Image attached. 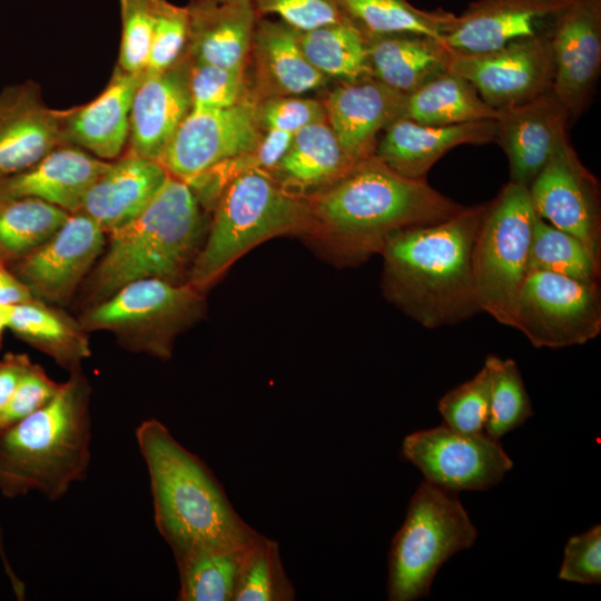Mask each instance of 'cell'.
Instances as JSON below:
<instances>
[{
  "label": "cell",
  "mask_w": 601,
  "mask_h": 601,
  "mask_svg": "<svg viewBox=\"0 0 601 601\" xmlns=\"http://www.w3.org/2000/svg\"><path fill=\"white\" fill-rule=\"evenodd\" d=\"M308 199L311 236L328 243L345 264H358L381 253L396 231L443 221L464 207L426 178L404 177L375 156Z\"/></svg>",
  "instance_id": "cell-1"
},
{
  "label": "cell",
  "mask_w": 601,
  "mask_h": 601,
  "mask_svg": "<svg viewBox=\"0 0 601 601\" xmlns=\"http://www.w3.org/2000/svg\"><path fill=\"white\" fill-rule=\"evenodd\" d=\"M485 208L463 207L443 221L394 233L380 253L387 300L426 328L481 312L471 257Z\"/></svg>",
  "instance_id": "cell-2"
},
{
  "label": "cell",
  "mask_w": 601,
  "mask_h": 601,
  "mask_svg": "<svg viewBox=\"0 0 601 601\" xmlns=\"http://www.w3.org/2000/svg\"><path fill=\"white\" fill-rule=\"evenodd\" d=\"M147 466L156 528L175 560L201 548L243 544L259 533L235 511L206 463L156 418L136 428Z\"/></svg>",
  "instance_id": "cell-3"
},
{
  "label": "cell",
  "mask_w": 601,
  "mask_h": 601,
  "mask_svg": "<svg viewBox=\"0 0 601 601\" xmlns=\"http://www.w3.org/2000/svg\"><path fill=\"white\" fill-rule=\"evenodd\" d=\"M90 388L71 371L41 408L0 432V493L8 499L40 492L61 499L86 479L90 464Z\"/></svg>",
  "instance_id": "cell-4"
},
{
  "label": "cell",
  "mask_w": 601,
  "mask_h": 601,
  "mask_svg": "<svg viewBox=\"0 0 601 601\" xmlns=\"http://www.w3.org/2000/svg\"><path fill=\"white\" fill-rule=\"evenodd\" d=\"M200 206L190 186L169 175L137 217L109 233L108 248L88 283L95 304L137 279L179 283L200 249Z\"/></svg>",
  "instance_id": "cell-5"
},
{
  "label": "cell",
  "mask_w": 601,
  "mask_h": 601,
  "mask_svg": "<svg viewBox=\"0 0 601 601\" xmlns=\"http://www.w3.org/2000/svg\"><path fill=\"white\" fill-rule=\"evenodd\" d=\"M208 236L189 269L190 283L203 290L239 257L280 235L313 231L309 199L283 187L269 173H246L221 191Z\"/></svg>",
  "instance_id": "cell-6"
},
{
  "label": "cell",
  "mask_w": 601,
  "mask_h": 601,
  "mask_svg": "<svg viewBox=\"0 0 601 601\" xmlns=\"http://www.w3.org/2000/svg\"><path fill=\"white\" fill-rule=\"evenodd\" d=\"M476 536L457 495L423 481L391 543L388 600L414 601L428 595L441 565L472 546Z\"/></svg>",
  "instance_id": "cell-7"
},
{
  "label": "cell",
  "mask_w": 601,
  "mask_h": 601,
  "mask_svg": "<svg viewBox=\"0 0 601 601\" xmlns=\"http://www.w3.org/2000/svg\"><path fill=\"white\" fill-rule=\"evenodd\" d=\"M536 217L529 187L509 181L486 203L474 239L471 262L479 307L504 326L514 328Z\"/></svg>",
  "instance_id": "cell-8"
},
{
  "label": "cell",
  "mask_w": 601,
  "mask_h": 601,
  "mask_svg": "<svg viewBox=\"0 0 601 601\" xmlns=\"http://www.w3.org/2000/svg\"><path fill=\"white\" fill-rule=\"evenodd\" d=\"M201 292L188 282L141 278L96 303L79 322L86 331L112 332L128 349L167 359L175 337L199 317Z\"/></svg>",
  "instance_id": "cell-9"
},
{
  "label": "cell",
  "mask_w": 601,
  "mask_h": 601,
  "mask_svg": "<svg viewBox=\"0 0 601 601\" xmlns=\"http://www.w3.org/2000/svg\"><path fill=\"white\" fill-rule=\"evenodd\" d=\"M514 328L538 348L585 344L601 332L599 284L529 272L519 293Z\"/></svg>",
  "instance_id": "cell-10"
},
{
  "label": "cell",
  "mask_w": 601,
  "mask_h": 601,
  "mask_svg": "<svg viewBox=\"0 0 601 601\" xmlns=\"http://www.w3.org/2000/svg\"><path fill=\"white\" fill-rule=\"evenodd\" d=\"M401 454L425 481L454 493L489 490L513 466L499 440L484 432L460 433L445 424L406 435Z\"/></svg>",
  "instance_id": "cell-11"
},
{
  "label": "cell",
  "mask_w": 601,
  "mask_h": 601,
  "mask_svg": "<svg viewBox=\"0 0 601 601\" xmlns=\"http://www.w3.org/2000/svg\"><path fill=\"white\" fill-rule=\"evenodd\" d=\"M449 70L470 81L496 110L528 102L552 88L550 29L492 51H453Z\"/></svg>",
  "instance_id": "cell-12"
},
{
  "label": "cell",
  "mask_w": 601,
  "mask_h": 601,
  "mask_svg": "<svg viewBox=\"0 0 601 601\" xmlns=\"http://www.w3.org/2000/svg\"><path fill=\"white\" fill-rule=\"evenodd\" d=\"M263 135L257 102L249 98L225 109H190L159 164L170 176L189 183L223 160L254 148Z\"/></svg>",
  "instance_id": "cell-13"
},
{
  "label": "cell",
  "mask_w": 601,
  "mask_h": 601,
  "mask_svg": "<svg viewBox=\"0 0 601 601\" xmlns=\"http://www.w3.org/2000/svg\"><path fill=\"white\" fill-rule=\"evenodd\" d=\"M535 213L580 239L601 260V204L598 179L563 140L529 186Z\"/></svg>",
  "instance_id": "cell-14"
},
{
  "label": "cell",
  "mask_w": 601,
  "mask_h": 601,
  "mask_svg": "<svg viewBox=\"0 0 601 601\" xmlns=\"http://www.w3.org/2000/svg\"><path fill=\"white\" fill-rule=\"evenodd\" d=\"M104 246L101 227L77 211L48 240L8 267L36 299L66 303Z\"/></svg>",
  "instance_id": "cell-15"
},
{
  "label": "cell",
  "mask_w": 601,
  "mask_h": 601,
  "mask_svg": "<svg viewBox=\"0 0 601 601\" xmlns=\"http://www.w3.org/2000/svg\"><path fill=\"white\" fill-rule=\"evenodd\" d=\"M552 90L575 120L588 107L601 68V0H570L550 27Z\"/></svg>",
  "instance_id": "cell-16"
},
{
  "label": "cell",
  "mask_w": 601,
  "mask_h": 601,
  "mask_svg": "<svg viewBox=\"0 0 601 601\" xmlns=\"http://www.w3.org/2000/svg\"><path fill=\"white\" fill-rule=\"evenodd\" d=\"M570 115L551 89L536 98L499 110L497 142L509 161L510 181L526 187L568 137Z\"/></svg>",
  "instance_id": "cell-17"
},
{
  "label": "cell",
  "mask_w": 601,
  "mask_h": 601,
  "mask_svg": "<svg viewBox=\"0 0 601 601\" xmlns=\"http://www.w3.org/2000/svg\"><path fill=\"white\" fill-rule=\"evenodd\" d=\"M570 0H476L456 16L443 36L455 52L479 53L550 29Z\"/></svg>",
  "instance_id": "cell-18"
},
{
  "label": "cell",
  "mask_w": 601,
  "mask_h": 601,
  "mask_svg": "<svg viewBox=\"0 0 601 601\" xmlns=\"http://www.w3.org/2000/svg\"><path fill=\"white\" fill-rule=\"evenodd\" d=\"M65 112L47 107L32 80L0 91V178L30 168L63 145Z\"/></svg>",
  "instance_id": "cell-19"
},
{
  "label": "cell",
  "mask_w": 601,
  "mask_h": 601,
  "mask_svg": "<svg viewBox=\"0 0 601 601\" xmlns=\"http://www.w3.org/2000/svg\"><path fill=\"white\" fill-rule=\"evenodd\" d=\"M190 109L186 58L162 72H144L130 108V154L159 162Z\"/></svg>",
  "instance_id": "cell-20"
},
{
  "label": "cell",
  "mask_w": 601,
  "mask_h": 601,
  "mask_svg": "<svg viewBox=\"0 0 601 601\" xmlns=\"http://www.w3.org/2000/svg\"><path fill=\"white\" fill-rule=\"evenodd\" d=\"M405 95L373 77L342 82L323 101L326 121L356 162L374 156L376 137L401 118Z\"/></svg>",
  "instance_id": "cell-21"
},
{
  "label": "cell",
  "mask_w": 601,
  "mask_h": 601,
  "mask_svg": "<svg viewBox=\"0 0 601 601\" xmlns=\"http://www.w3.org/2000/svg\"><path fill=\"white\" fill-rule=\"evenodd\" d=\"M186 58L230 69H245L257 22L252 0H190Z\"/></svg>",
  "instance_id": "cell-22"
},
{
  "label": "cell",
  "mask_w": 601,
  "mask_h": 601,
  "mask_svg": "<svg viewBox=\"0 0 601 601\" xmlns=\"http://www.w3.org/2000/svg\"><path fill=\"white\" fill-rule=\"evenodd\" d=\"M495 134V120L434 126L398 118L384 129L374 156L404 177L426 178L447 151L460 145L494 142Z\"/></svg>",
  "instance_id": "cell-23"
},
{
  "label": "cell",
  "mask_w": 601,
  "mask_h": 601,
  "mask_svg": "<svg viewBox=\"0 0 601 601\" xmlns=\"http://www.w3.org/2000/svg\"><path fill=\"white\" fill-rule=\"evenodd\" d=\"M110 162L60 145L30 168L0 178V198L32 197L72 214Z\"/></svg>",
  "instance_id": "cell-24"
},
{
  "label": "cell",
  "mask_w": 601,
  "mask_h": 601,
  "mask_svg": "<svg viewBox=\"0 0 601 601\" xmlns=\"http://www.w3.org/2000/svg\"><path fill=\"white\" fill-rule=\"evenodd\" d=\"M141 76L127 72L117 65L96 99L66 110L62 144L83 149L102 160L119 156L128 142L132 97Z\"/></svg>",
  "instance_id": "cell-25"
},
{
  "label": "cell",
  "mask_w": 601,
  "mask_h": 601,
  "mask_svg": "<svg viewBox=\"0 0 601 601\" xmlns=\"http://www.w3.org/2000/svg\"><path fill=\"white\" fill-rule=\"evenodd\" d=\"M168 176L158 161L129 152L110 162L95 180L79 211L88 215L109 234L137 217Z\"/></svg>",
  "instance_id": "cell-26"
},
{
  "label": "cell",
  "mask_w": 601,
  "mask_h": 601,
  "mask_svg": "<svg viewBox=\"0 0 601 601\" xmlns=\"http://www.w3.org/2000/svg\"><path fill=\"white\" fill-rule=\"evenodd\" d=\"M298 33L282 20L259 18L249 56L263 99L299 96L325 86L328 78L307 60Z\"/></svg>",
  "instance_id": "cell-27"
},
{
  "label": "cell",
  "mask_w": 601,
  "mask_h": 601,
  "mask_svg": "<svg viewBox=\"0 0 601 601\" xmlns=\"http://www.w3.org/2000/svg\"><path fill=\"white\" fill-rule=\"evenodd\" d=\"M371 76L407 95L449 71L453 50L443 39L421 33L366 37Z\"/></svg>",
  "instance_id": "cell-28"
},
{
  "label": "cell",
  "mask_w": 601,
  "mask_h": 601,
  "mask_svg": "<svg viewBox=\"0 0 601 601\" xmlns=\"http://www.w3.org/2000/svg\"><path fill=\"white\" fill-rule=\"evenodd\" d=\"M356 165L325 120L296 131L269 174L286 189L305 196L308 190L333 185Z\"/></svg>",
  "instance_id": "cell-29"
},
{
  "label": "cell",
  "mask_w": 601,
  "mask_h": 601,
  "mask_svg": "<svg viewBox=\"0 0 601 601\" xmlns=\"http://www.w3.org/2000/svg\"><path fill=\"white\" fill-rule=\"evenodd\" d=\"M8 329L70 372L90 355L80 322L36 298L10 307Z\"/></svg>",
  "instance_id": "cell-30"
},
{
  "label": "cell",
  "mask_w": 601,
  "mask_h": 601,
  "mask_svg": "<svg viewBox=\"0 0 601 601\" xmlns=\"http://www.w3.org/2000/svg\"><path fill=\"white\" fill-rule=\"evenodd\" d=\"M497 117L499 110L489 106L470 81L450 70L405 95L401 115V118L434 126Z\"/></svg>",
  "instance_id": "cell-31"
},
{
  "label": "cell",
  "mask_w": 601,
  "mask_h": 601,
  "mask_svg": "<svg viewBox=\"0 0 601 601\" xmlns=\"http://www.w3.org/2000/svg\"><path fill=\"white\" fill-rule=\"evenodd\" d=\"M255 539L243 544L197 549L177 559L178 600L234 601L244 560Z\"/></svg>",
  "instance_id": "cell-32"
},
{
  "label": "cell",
  "mask_w": 601,
  "mask_h": 601,
  "mask_svg": "<svg viewBox=\"0 0 601 601\" xmlns=\"http://www.w3.org/2000/svg\"><path fill=\"white\" fill-rule=\"evenodd\" d=\"M298 39L307 60L327 78L348 82L372 77L367 39L348 20L299 31Z\"/></svg>",
  "instance_id": "cell-33"
},
{
  "label": "cell",
  "mask_w": 601,
  "mask_h": 601,
  "mask_svg": "<svg viewBox=\"0 0 601 601\" xmlns=\"http://www.w3.org/2000/svg\"><path fill=\"white\" fill-rule=\"evenodd\" d=\"M342 16L365 37L421 33L443 39L455 14L423 10L407 0H335Z\"/></svg>",
  "instance_id": "cell-34"
},
{
  "label": "cell",
  "mask_w": 601,
  "mask_h": 601,
  "mask_svg": "<svg viewBox=\"0 0 601 601\" xmlns=\"http://www.w3.org/2000/svg\"><path fill=\"white\" fill-rule=\"evenodd\" d=\"M69 215L32 197L0 198V262L8 266L38 248Z\"/></svg>",
  "instance_id": "cell-35"
},
{
  "label": "cell",
  "mask_w": 601,
  "mask_h": 601,
  "mask_svg": "<svg viewBox=\"0 0 601 601\" xmlns=\"http://www.w3.org/2000/svg\"><path fill=\"white\" fill-rule=\"evenodd\" d=\"M600 268V260L580 239L536 217L529 272H549L588 284H599Z\"/></svg>",
  "instance_id": "cell-36"
},
{
  "label": "cell",
  "mask_w": 601,
  "mask_h": 601,
  "mask_svg": "<svg viewBox=\"0 0 601 601\" xmlns=\"http://www.w3.org/2000/svg\"><path fill=\"white\" fill-rule=\"evenodd\" d=\"M293 135L278 130L264 131L254 148L223 160L187 184L200 205L213 208L221 191L237 177L254 170L270 173L286 152Z\"/></svg>",
  "instance_id": "cell-37"
},
{
  "label": "cell",
  "mask_w": 601,
  "mask_h": 601,
  "mask_svg": "<svg viewBox=\"0 0 601 601\" xmlns=\"http://www.w3.org/2000/svg\"><path fill=\"white\" fill-rule=\"evenodd\" d=\"M491 374L490 407L484 433L499 440L524 424L534 411L518 364L489 355L484 362Z\"/></svg>",
  "instance_id": "cell-38"
},
{
  "label": "cell",
  "mask_w": 601,
  "mask_h": 601,
  "mask_svg": "<svg viewBox=\"0 0 601 601\" xmlns=\"http://www.w3.org/2000/svg\"><path fill=\"white\" fill-rule=\"evenodd\" d=\"M295 589L280 559L278 543L259 534L244 560L234 601H292Z\"/></svg>",
  "instance_id": "cell-39"
},
{
  "label": "cell",
  "mask_w": 601,
  "mask_h": 601,
  "mask_svg": "<svg viewBox=\"0 0 601 601\" xmlns=\"http://www.w3.org/2000/svg\"><path fill=\"white\" fill-rule=\"evenodd\" d=\"M491 374L483 367L471 380L444 394L437 407L444 424L465 434L484 432L489 416Z\"/></svg>",
  "instance_id": "cell-40"
},
{
  "label": "cell",
  "mask_w": 601,
  "mask_h": 601,
  "mask_svg": "<svg viewBox=\"0 0 601 601\" xmlns=\"http://www.w3.org/2000/svg\"><path fill=\"white\" fill-rule=\"evenodd\" d=\"M188 88L194 110L225 109L248 99L244 69L188 60Z\"/></svg>",
  "instance_id": "cell-41"
},
{
  "label": "cell",
  "mask_w": 601,
  "mask_h": 601,
  "mask_svg": "<svg viewBox=\"0 0 601 601\" xmlns=\"http://www.w3.org/2000/svg\"><path fill=\"white\" fill-rule=\"evenodd\" d=\"M188 13L167 0H154V27L145 73H158L177 63L186 48Z\"/></svg>",
  "instance_id": "cell-42"
},
{
  "label": "cell",
  "mask_w": 601,
  "mask_h": 601,
  "mask_svg": "<svg viewBox=\"0 0 601 601\" xmlns=\"http://www.w3.org/2000/svg\"><path fill=\"white\" fill-rule=\"evenodd\" d=\"M121 40L118 66L130 73H144L154 27V0H118Z\"/></svg>",
  "instance_id": "cell-43"
},
{
  "label": "cell",
  "mask_w": 601,
  "mask_h": 601,
  "mask_svg": "<svg viewBox=\"0 0 601 601\" xmlns=\"http://www.w3.org/2000/svg\"><path fill=\"white\" fill-rule=\"evenodd\" d=\"M258 122L263 131L295 134L302 128L326 120L323 102L298 96L270 97L257 102Z\"/></svg>",
  "instance_id": "cell-44"
},
{
  "label": "cell",
  "mask_w": 601,
  "mask_h": 601,
  "mask_svg": "<svg viewBox=\"0 0 601 601\" xmlns=\"http://www.w3.org/2000/svg\"><path fill=\"white\" fill-rule=\"evenodd\" d=\"M60 385L61 383L51 380L40 365L31 363L0 413V432L45 406L56 395Z\"/></svg>",
  "instance_id": "cell-45"
},
{
  "label": "cell",
  "mask_w": 601,
  "mask_h": 601,
  "mask_svg": "<svg viewBox=\"0 0 601 601\" xmlns=\"http://www.w3.org/2000/svg\"><path fill=\"white\" fill-rule=\"evenodd\" d=\"M559 579L580 584L601 582V526L571 536L564 548Z\"/></svg>",
  "instance_id": "cell-46"
},
{
  "label": "cell",
  "mask_w": 601,
  "mask_h": 601,
  "mask_svg": "<svg viewBox=\"0 0 601 601\" xmlns=\"http://www.w3.org/2000/svg\"><path fill=\"white\" fill-rule=\"evenodd\" d=\"M258 14H275L299 31L345 19L335 0H252Z\"/></svg>",
  "instance_id": "cell-47"
},
{
  "label": "cell",
  "mask_w": 601,
  "mask_h": 601,
  "mask_svg": "<svg viewBox=\"0 0 601 601\" xmlns=\"http://www.w3.org/2000/svg\"><path fill=\"white\" fill-rule=\"evenodd\" d=\"M31 363L28 355L21 353H7L0 359V413Z\"/></svg>",
  "instance_id": "cell-48"
},
{
  "label": "cell",
  "mask_w": 601,
  "mask_h": 601,
  "mask_svg": "<svg viewBox=\"0 0 601 601\" xmlns=\"http://www.w3.org/2000/svg\"><path fill=\"white\" fill-rule=\"evenodd\" d=\"M33 298L27 286L0 262V305L14 306Z\"/></svg>",
  "instance_id": "cell-49"
},
{
  "label": "cell",
  "mask_w": 601,
  "mask_h": 601,
  "mask_svg": "<svg viewBox=\"0 0 601 601\" xmlns=\"http://www.w3.org/2000/svg\"><path fill=\"white\" fill-rule=\"evenodd\" d=\"M0 558L2 560L4 572H6L9 581H10V583L12 585L14 594L17 595V598L19 600L23 599L24 598V590H26L24 584L18 578V575L14 573V570L12 569V566L10 565V563L8 561L6 550H4V543H3L1 528H0Z\"/></svg>",
  "instance_id": "cell-50"
},
{
  "label": "cell",
  "mask_w": 601,
  "mask_h": 601,
  "mask_svg": "<svg viewBox=\"0 0 601 601\" xmlns=\"http://www.w3.org/2000/svg\"><path fill=\"white\" fill-rule=\"evenodd\" d=\"M10 307L11 306L0 305V348H1V344H2L3 333L8 328L9 316H10Z\"/></svg>",
  "instance_id": "cell-51"
}]
</instances>
